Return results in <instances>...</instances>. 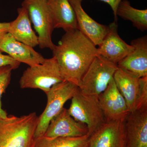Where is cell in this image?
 <instances>
[{
  "label": "cell",
  "mask_w": 147,
  "mask_h": 147,
  "mask_svg": "<svg viewBox=\"0 0 147 147\" xmlns=\"http://www.w3.org/2000/svg\"><path fill=\"white\" fill-rule=\"evenodd\" d=\"M52 51L64 80L78 86L98 55L96 46L78 29L65 32Z\"/></svg>",
  "instance_id": "6da1fadb"
},
{
  "label": "cell",
  "mask_w": 147,
  "mask_h": 147,
  "mask_svg": "<svg viewBox=\"0 0 147 147\" xmlns=\"http://www.w3.org/2000/svg\"><path fill=\"white\" fill-rule=\"evenodd\" d=\"M38 121L35 113L0 117V147H33Z\"/></svg>",
  "instance_id": "7a4b0ae2"
},
{
  "label": "cell",
  "mask_w": 147,
  "mask_h": 147,
  "mask_svg": "<svg viewBox=\"0 0 147 147\" xmlns=\"http://www.w3.org/2000/svg\"><path fill=\"white\" fill-rule=\"evenodd\" d=\"M113 79L130 113L147 110V76L139 78L118 67Z\"/></svg>",
  "instance_id": "3957f363"
},
{
  "label": "cell",
  "mask_w": 147,
  "mask_h": 147,
  "mask_svg": "<svg viewBox=\"0 0 147 147\" xmlns=\"http://www.w3.org/2000/svg\"><path fill=\"white\" fill-rule=\"evenodd\" d=\"M57 61L54 57L45 59L42 63L29 66L19 81L21 88L38 89L46 94L51 88L63 82Z\"/></svg>",
  "instance_id": "277c9868"
},
{
  "label": "cell",
  "mask_w": 147,
  "mask_h": 147,
  "mask_svg": "<svg viewBox=\"0 0 147 147\" xmlns=\"http://www.w3.org/2000/svg\"><path fill=\"white\" fill-rule=\"evenodd\" d=\"M67 110L74 119L86 125L90 136L106 122L98 97L84 94L79 88Z\"/></svg>",
  "instance_id": "5b68a950"
},
{
  "label": "cell",
  "mask_w": 147,
  "mask_h": 147,
  "mask_svg": "<svg viewBox=\"0 0 147 147\" xmlns=\"http://www.w3.org/2000/svg\"><path fill=\"white\" fill-rule=\"evenodd\" d=\"M117 69V64L97 55L82 77L79 90L84 94L98 97L106 89Z\"/></svg>",
  "instance_id": "8992f818"
},
{
  "label": "cell",
  "mask_w": 147,
  "mask_h": 147,
  "mask_svg": "<svg viewBox=\"0 0 147 147\" xmlns=\"http://www.w3.org/2000/svg\"><path fill=\"white\" fill-rule=\"evenodd\" d=\"M79 87L67 81L53 86L47 94V103L42 114L38 117L35 132V139L44 136L50 121L63 109L66 102L73 97Z\"/></svg>",
  "instance_id": "52a82bcc"
},
{
  "label": "cell",
  "mask_w": 147,
  "mask_h": 147,
  "mask_svg": "<svg viewBox=\"0 0 147 147\" xmlns=\"http://www.w3.org/2000/svg\"><path fill=\"white\" fill-rule=\"evenodd\" d=\"M22 6L26 8L37 33L40 48L53 50L55 46L52 39L54 28L47 0H24Z\"/></svg>",
  "instance_id": "ba28073f"
},
{
  "label": "cell",
  "mask_w": 147,
  "mask_h": 147,
  "mask_svg": "<svg viewBox=\"0 0 147 147\" xmlns=\"http://www.w3.org/2000/svg\"><path fill=\"white\" fill-rule=\"evenodd\" d=\"M98 98L106 122L125 120L130 113L126 101L113 78Z\"/></svg>",
  "instance_id": "9c48e42d"
},
{
  "label": "cell",
  "mask_w": 147,
  "mask_h": 147,
  "mask_svg": "<svg viewBox=\"0 0 147 147\" xmlns=\"http://www.w3.org/2000/svg\"><path fill=\"white\" fill-rule=\"evenodd\" d=\"M125 120L105 122L90 136L88 147H126Z\"/></svg>",
  "instance_id": "30bf717a"
},
{
  "label": "cell",
  "mask_w": 147,
  "mask_h": 147,
  "mask_svg": "<svg viewBox=\"0 0 147 147\" xmlns=\"http://www.w3.org/2000/svg\"><path fill=\"white\" fill-rule=\"evenodd\" d=\"M88 134L86 125L72 117L68 110L63 108L50 121L44 136L48 138L79 137Z\"/></svg>",
  "instance_id": "8fae6325"
},
{
  "label": "cell",
  "mask_w": 147,
  "mask_h": 147,
  "mask_svg": "<svg viewBox=\"0 0 147 147\" xmlns=\"http://www.w3.org/2000/svg\"><path fill=\"white\" fill-rule=\"evenodd\" d=\"M108 27V34L97 48V53L107 60L117 64L132 51L133 46L128 45L119 36L117 22L111 23Z\"/></svg>",
  "instance_id": "7c38bea8"
},
{
  "label": "cell",
  "mask_w": 147,
  "mask_h": 147,
  "mask_svg": "<svg viewBox=\"0 0 147 147\" xmlns=\"http://www.w3.org/2000/svg\"><path fill=\"white\" fill-rule=\"evenodd\" d=\"M133 49L117 63L118 67L142 78L147 76V36L132 40Z\"/></svg>",
  "instance_id": "4fadbf2b"
},
{
  "label": "cell",
  "mask_w": 147,
  "mask_h": 147,
  "mask_svg": "<svg viewBox=\"0 0 147 147\" xmlns=\"http://www.w3.org/2000/svg\"><path fill=\"white\" fill-rule=\"evenodd\" d=\"M83 1L69 0L75 11L78 30L96 46H98L108 34L109 27L96 22L85 11Z\"/></svg>",
  "instance_id": "5bb4252c"
},
{
  "label": "cell",
  "mask_w": 147,
  "mask_h": 147,
  "mask_svg": "<svg viewBox=\"0 0 147 147\" xmlns=\"http://www.w3.org/2000/svg\"><path fill=\"white\" fill-rule=\"evenodd\" d=\"M0 51L7 53L18 62L26 64L29 66L42 63L45 59L34 47L16 40L8 33L0 41Z\"/></svg>",
  "instance_id": "9a60e30c"
},
{
  "label": "cell",
  "mask_w": 147,
  "mask_h": 147,
  "mask_svg": "<svg viewBox=\"0 0 147 147\" xmlns=\"http://www.w3.org/2000/svg\"><path fill=\"white\" fill-rule=\"evenodd\" d=\"M125 128L126 147H147V110L129 113Z\"/></svg>",
  "instance_id": "2e32d148"
},
{
  "label": "cell",
  "mask_w": 147,
  "mask_h": 147,
  "mask_svg": "<svg viewBox=\"0 0 147 147\" xmlns=\"http://www.w3.org/2000/svg\"><path fill=\"white\" fill-rule=\"evenodd\" d=\"M55 29L65 32L78 29L76 14L69 0H47Z\"/></svg>",
  "instance_id": "e0dca14e"
},
{
  "label": "cell",
  "mask_w": 147,
  "mask_h": 147,
  "mask_svg": "<svg viewBox=\"0 0 147 147\" xmlns=\"http://www.w3.org/2000/svg\"><path fill=\"white\" fill-rule=\"evenodd\" d=\"M18 16L9 23L8 33L19 42L32 47L38 45V36L32 30L28 11L22 6L17 9Z\"/></svg>",
  "instance_id": "ac0fdd59"
},
{
  "label": "cell",
  "mask_w": 147,
  "mask_h": 147,
  "mask_svg": "<svg viewBox=\"0 0 147 147\" xmlns=\"http://www.w3.org/2000/svg\"><path fill=\"white\" fill-rule=\"evenodd\" d=\"M117 15L131 21L138 30L142 31L147 30V9L134 8L127 0H122L118 7Z\"/></svg>",
  "instance_id": "d6986e66"
},
{
  "label": "cell",
  "mask_w": 147,
  "mask_h": 147,
  "mask_svg": "<svg viewBox=\"0 0 147 147\" xmlns=\"http://www.w3.org/2000/svg\"><path fill=\"white\" fill-rule=\"evenodd\" d=\"M88 134L79 137L50 138L43 136L35 139L33 147H88Z\"/></svg>",
  "instance_id": "ffe728a7"
},
{
  "label": "cell",
  "mask_w": 147,
  "mask_h": 147,
  "mask_svg": "<svg viewBox=\"0 0 147 147\" xmlns=\"http://www.w3.org/2000/svg\"><path fill=\"white\" fill-rule=\"evenodd\" d=\"M14 69L11 65H6L0 67V117H7V114L2 108L1 98L7 88L10 84L11 72Z\"/></svg>",
  "instance_id": "44dd1931"
},
{
  "label": "cell",
  "mask_w": 147,
  "mask_h": 147,
  "mask_svg": "<svg viewBox=\"0 0 147 147\" xmlns=\"http://www.w3.org/2000/svg\"><path fill=\"white\" fill-rule=\"evenodd\" d=\"M20 64V63L15 61L9 55H3L0 51V67L5 66L11 65L15 69L18 68Z\"/></svg>",
  "instance_id": "7402d4cb"
},
{
  "label": "cell",
  "mask_w": 147,
  "mask_h": 147,
  "mask_svg": "<svg viewBox=\"0 0 147 147\" xmlns=\"http://www.w3.org/2000/svg\"><path fill=\"white\" fill-rule=\"evenodd\" d=\"M108 4L111 7L115 18V22H117V9L120 3L122 0H99Z\"/></svg>",
  "instance_id": "603a6c76"
},
{
  "label": "cell",
  "mask_w": 147,
  "mask_h": 147,
  "mask_svg": "<svg viewBox=\"0 0 147 147\" xmlns=\"http://www.w3.org/2000/svg\"><path fill=\"white\" fill-rule=\"evenodd\" d=\"M9 23H0V41L3 37L8 33Z\"/></svg>",
  "instance_id": "cb8c5ba5"
}]
</instances>
